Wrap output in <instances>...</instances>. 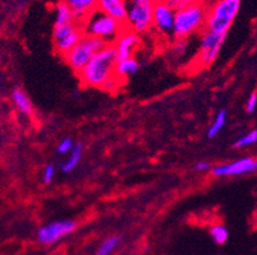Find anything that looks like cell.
<instances>
[{
  "label": "cell",
  "mask_w": 257,
  "mask_h": 255,
  "mask_svg": "<svg viewBox=\"0 0 257 255\" xmlns=\"http://www.w3.org/2000/svg\"><path fill=\"white\" fill-rule=\"evenodd\" d=\"M116 62L118 58L114 45H106L79 72V78L88 87L102 88L111 77L115 76Z\"/></svg>",
  "instance_id": "obj_1"
},
{
  "label": "cell",
  "mask_w": 257,
  "mask_h": 255,
  "mask_svg": "<svg viewBox=\"0 0 257 255\" xmlns=\"http://www.w3.org/2000/svg\"><path fill=\"white\" fill-rule=\"evenodd\" d=\"M82 28L87 36L97 37L107 45H114L121 32L125 30V26L104 12L95 9L82 23Z\"/></svg>",
  "instance_id": "obj_2"
},
{
  "label": "cell",
  "mask_w": 257,
  "mask_h": 255,
  "mask_svg": "<svg viewBox=\"0 0 257 255\" xmlns=\"http://www.w3.org/2000/svg\"><path fill=\"white\" fill-rule=\"evenodd\" d=\"M240 8V0H216L207 13L205 30L226 35L232 27Z\"/></svg>",
  "instance_id": "obj_3"
},
{
  "label": "cell",
  "mask_w": 257,
  "mask_h": 255,
  "mask_svg": "<svg viewBox=\"0 0 257 255\" xmlns=\"http://www.w3.org/2000/svg\"><path fill=\"white\" fill-rule=\"evenodd\" d=\"M207 13L205 12L202 4L187 7V8L178 9L175 12L174 32L173 36L175 39H187L191 35L201 31L206 23Z\"/></svg>",
  "instance_id": "obj_4"
},
{
  "label": "cell",
  "mask_w": 257,
  "mask_h": 255,
  "mask_svg": "<svg viewBox=\"0 0 257 255\" xmlns=\"http://www.w3.org/2000/svg\"><path fill=\"white\" fill-rule=\"evenodd\" d=\"M156 0H127L128 13L125 27L137 32L146 34L154 26V8Z\"/></svg>",
  "instance_id": "obj_5"
},
{
  "label": "cell",
  "mask_w": 257,
  "mask_h": 255,
  "mask_svg": "<svg viewBox=\"0 0 257 255\" xmlns=\"http://www.w3.org/2000/svg\"><path fill=\"white\" fill-rule=\"evenodd\" d=\"M106 45L107 44H105L101 39L85 35L82 40L77 44L76 48L72 49L63 58H64L65 63L69 65L72 70H74L76 73H79L91 62L93 56Z\"/></svg>",
  "instance_id": "obj_6"
},
{
  "label": "cell",
  "mask_w": 257,
  "mask_h": 255,
  "mask_svg": "<svg viewBox=\"0 0 257 255\" xmlns=\"http://www.w3.org/2000/svg\"><path fill=\"white\" fill-rule=\"evenodd\" d=\"M226 35L214 34L209 30H204L200 35V48H198V60L204 67H210L218 59Z\"/></svg>",
  "instance_id": "obj_7"
},
{
  "label": "cell",
  "mask_w": 257,
  "mask_h": 255,
  "mask_svg": "<svg viewBox=\"0 0 257 255\" xmlns=\"http://www.w3.org/2000/svg\"><path fill=\"white\" fill-rule=\"evenodd\" d=\"M76 227L77 223L73 219H60V221L50 222L37 230L36 238L37 241L43 245L55 244L60 238L73 232Z\"/></svg>",
  "instance_id": "obj_8"
},
{
  "label": "cell",
  "mask_w": 257,
  "mask_h": 255,
  "mask_svg": "<svg viewBox=\"0 0 257 255\" xmlns=\"http://www.w3.org/2000/svg\"><path fill=\"white\" fill-rule=\"evenodd\" d=\"M257 171V158L256 157H242L229 163L214 166L211 168V174L216 177L223 176H240V175L251 174Z\"/></svg>",
  "instance_id": "obj_9"
},
{
  "label": "cell",
  "mask_w": 257,
  "mask_h": 255,
  "mask_svg": "<svg viewBox=\"0 0 257 255\" xmlns=\"http://www.w3.org/2000/svg\"><path fill=\"white\" fill-rule=\"evenodd\" d=\"M175 12L163 0H156L154 8V26L156 31L163 36H172L174 32Z\"/></svg>",
  "instance_id": "obj_10"
},
{
  "label": "cell",
  "mask_w": 257,
  "mask_h": 255,
  "mask_svg": "<svg viewBox=\"0 0 257 255\" xmlns=\"http://www.w3.org/2000/svg\"><path fill=\"white\" fill-rule=\"evenodd\" d=\"M140 44V35L137 32L132 31L125 27V30L120 34L118 40L114 44V48L116 50V58L118 60L128 59L132 58L133 51Z\"/></svg>",
  "instance_id": "obj_11"
},
{
  "label": "cell",
  "mask_w": 257,
  "mask_h": 255,
  "mask_svg": "<svg viewBox=\"0 0 257 255\" xmlns=\"http://www.w3.org/2000/svg\"><path fill=\"white\" fill-rule=\"evenodd\" d=\"M97 9L125 26L127 22V0H97Z\"/></svg>",
  "instance_id": "obj_12"
},
{
  "label": "cell",
  "mask_w": 257,
  "mask_h": 255,
  "mask_svg": "<svg viewBox=\"0 0 257 255\" xmlns=\"http://www.w3.org/2000/svg\"><path fill=\"white\" fill-rule=\"evenodd\" d=\"M72 9L76 22L83 23L86 18L97 9V0H64Z\"/></svg>",
  "instance_id": "obj_13"
},
{
  "label": "cell",
  "mask_w": 257,
  "mask_h": 255,
  "mask_svg": "<svg viewBox=\"0 0 257 255\" xmlns=\"http://www.w3.org/2000/svg\"><path fill=\"white\" fill-rule=\"evenodd\" d=\"M12 102L17 109L20 114L25 116H31L34 114V105H32L31 100H30L29 95L21 88H15L11 93Z\"/></svg>",
  "instance_id": "obj_14"
},
{
  "label": "cell",
  "mask_w": 257,
  "mask_h": 255,
  "mask_svg": "<svg viewBox=\"0 0 257 255\" xmlns=\"http://www.w3.org/2000/svg\"><path fill=\"white\" fill-rule=\"evenodd\" d=\"M140 69V63L135 58H128V59L118 60L115 65V76L119 78H127V77L136 74Z\"/></svg>",
  "instance_id": "obj_15"
},
{
  "label": "cell",
  "mask_w": 257,
  "mask_h": 255,
  "mask_svg": "<svg viewBox=\"0 0 257 255\" xmlns=\"http://www.w3.org/2000/svg\"><path fill=\"white\" fill-rule=\"evenodd\" d=\"M82 152H83V146L81 143H76L74 148L72 149V152L69 153L68 158L64 161V162L60 165V170L64 174H68L72 172L74 168L78 166V163L81 162V158H82Z\"/></svg>",
  "instance_id": "obj_16"
},
{
  "label": "cell",
  "mask_w": 257,
  "mask_h": 255,
  "mask_svg": "<svg viewBox=\"0 0 257 255\" xmlns=\"http://www.w3.org/2000/svg\"><path fill=\"white\" fill-rule=\"evenodd\" d=\"M76 22L73 12L69 8L64 0L57 3L55 6V25H64V23Z\"/></svg>",
  "instance_id": "obj_17"
},
{
  "label": "cell",
  "mask_w": 257,
  "mask_h": 255,
  "mask_svg": "<svg viewBox=\"0 0 257 255\" xmlns=\"http://www.w3.org/2000/svg\"><path fill=\"white\" fill-rule=\"evenodd\" d=\"M82 25L78 26V22L64 23V25H54L53 30V42H58L60 40L65 39L67 36L73 34L77 28H79Z\"/></svg>",
  "instance_id": "obj_18"
},
{
  "label": "cell",
  "mask_w": 257,
  "mask_h": 255,
  "mask_svg": "<svg viewBox=\"0 0 257 255\" xmlns=\"http://www.w3.org/2000/svg\"><path fill=\"white\" fill-rule=\"evenodd\" d=\"M226 118H228L226 110H219L218 114L215 115L214 120H212L211 125H210L209 129H207V138H209V139H212V138L216 137V135L220 133V130L225 126Z\"/></svg>",
  "instance_id": "obj_19"
},
{
  "label": "cell",
  "mask_w": 257,
  "mask_h": 255,
  "mask_svg": "<svg viewBox=\"0 0 257 255\" xmlns=\"http://www.w3.org/2000/svg\"><path fill=\"white\" fill-rule=\"evenodd\" d=\"M210 236H211V238L214 240L215 244L224 245L228 241L229 232L228 230H226L225 226H223V224L220 223H216L210 227Z\"/></svg>",
  "instance_id": "obj_20"
},
{
  "label": "cell",
  "mask_w": 257,
  "mask_h": 255,
  "mask_svg": "<svg viewBox=\"0 0 257 255\" xmlns=\"http://www.w3.org/2000/svg\"><path fill=\"white\" fill-rule=\"evenodd\" d=\"M120 242V236L119 235H114L110 236V237H107L104 242L99 246L97 249L96 255H110L114 250L116 249V246Z\"/></svg>",
  "instance_id": "obj_21"
},
{
  "label": "cell",
  "mask_w": 257,
  "mask_h": 255,
  "mask_svg": "<svg viewBox=\"0 0 257 255\" xmlns=\"http://www.w3.org/2000/svg\"><path fill=\"white\" fill-rule=\"evenodd\" d=\"M254 143H257V129L251 130V132L247 133V134L238 138V139L234 142V144H233V147L237 149H240V148H246V147L252 146V144Z\"/></svg>",
  "instance_id": "obj_22"
},
{
  "label": "cell",
  "mask_w": 257,
  "mask_h": 255,
  "mask_svg": "<svg viewBox=\"0 0 257 255\" xmlns=\"http://www.w3.org/2000/svg\"><path fill=\"white\" fill-rule=\"evenodd\" d=\"M76 144L73 143V139L72 138H64L59 142V144L57 146V152L59 154H67L71 153L72 149L74 148Z\"/></svg>",
  "instance_id": "obj_23"
},
{
  "label": "cell",
  "mask_w": 257,
  "mask_h": 255,
  "mask_svg": "<svg viewBox=\"0 0 257 255\" xmlns=\"http://www.w3.org/2000/svg\"><path fill=\"white\" fill-rule=\"evenodd\" d=\"M119 87H120V78L118 76H113L102 86L101 90L106 91V92H113V91L118 90Z\"/></svg>",
  "instance_id": "obj_24"
},
{
  "label": "cell",
  "mask_w": 257,
  "mask_h": 255,
  "mask_svg": "<svg viewBox=\"0 0 257 255\" xmlns=\"http://www.w3.org/2000/svg\"><path fill=\"white\" fill-rule=\"evenodd\" d=\"M256 107H257V92H253L249 95L248 100H247L246 111L248 112V114H253Z\"/></svg>",
  "instance_id": "obj_25"
},
{
  "label": "cell",
  "mask_w": 257,
  "mask_h": 255,
  "mask_svg": "<svg viewBox=\"0 0 257 255\" xmlns=\"http://www.w3.org/2000/svg\"><path fill=\"white\" fill-rule=\"evenodd\" d=\"M54 175H55V167L53 165H48L44 170L43 174V180L45 184H50L54 179Z\"/></svg>",
  "instance_id": "obj_26"
},
{
  "label": "cell",
  "mask_w": 257,
  "mask_h": 255,
  "mask_svg": "<svg viewBox=\"0 0 257 255\" xmlns=\"http://www.w3.org/2000/svg\"><path fill=\"white\" fill-rule=\"evenodd\" d=\"M187 39H178L177 40V42H175V46H174V53L177 54L178 56H182L184 54V51H186L187 49Z\"/></svg>",
  "instance_id": "obj_27"
},
{
  "label": "cell",
  "mask_w": 257,
  "mask_h": 255,
  "mask_svg": "<svg viewBox=\"0 0 257 255\" xmlns=\"http://www.w3.org/2000/svg\"><path fill=\"white\" fill-rule=\"evenodd\" d=\"M195 171L200 172V171H207V170H211V165H210V162H207V161H200V162H197L195 165Z\"/></svg>",
  "instance_id": "obj_28"
},
{
  "label": "cell",
  "mask_w": 257,
  "mask_h": 255,
  "mask_svg": "<svg viewBox=\"0 0 257 255\" xmlns=\"http://www.w3.org/2000/svg\"><path fill=\"white\" fill-rule=\"evenodd\" d=\"M163 2H165V3H167L170 8L174 9V11H178L179 6H181L182 3V0H163Z\"/></svg>",
  "instance_id": "obj_29"
},
{
  "label": "cell",
  "mask_w": 257,
  "mask_h": 255,
  "mask_svg": "<svg viewBox=\"0 0 257 255\" xmlns=\"http://www.w3.org/2000/svg\"><path fill=\"white\" fill-rule=\"evenodd\" d=\"M200 3V0H182L181 6H179V9L182 8H187V7L195 6V4Z\"/></svg>",
  "instance_id": "obj_30"
},
{
  "label": "cell",
  "mask_w": 257,
  "mask_h": 255,
  "mask_svg": "<svg viewBox=\"0 0 257 255\" xmlns=\"http://www.w3.org/2000/svg\"><path fill=\"white\" fill-rule=\"evenodd\" d=\"M253 221H254V223L257 224V212L256 213H254V217H253Z\"/></svg>",
  "instance_id": "obj_31"
}]
</instances>
